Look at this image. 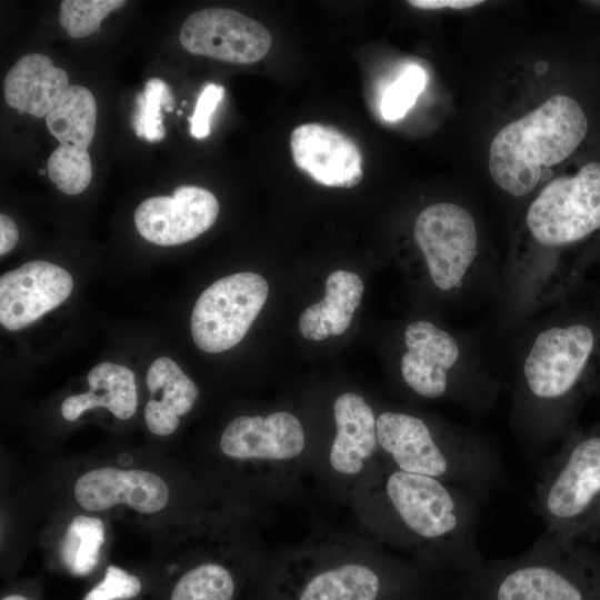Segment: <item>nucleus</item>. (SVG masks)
Segmentation results:
<instances>
[{
  "label": "nucleus",
  "mask_w": 600,
  "mask_h": 600,
  "mask_svg": "<svg viewBox=\"0 0 600 600\" xmlns=\"http://www.w3.org/2000/svg\"><path fill=\"white\" fill-rule=\"evenodd\" d=\"M351 497L378 541L433 573L466 576L486 561L477 539L479 497L464 488L399 470L382 459Z\"/></svg>",
  "instance_id": "obj_1"
},
{
  "label": "nucleus",
  "mask_w": 600,
  "mask_h": 600,
  "mask_svg": "<svg viewBox=\"0 0 600 600\" xmlns=\"http://www.w3.org/2000/svg\"><path fill=\"white\" fill-rule=\"evenodd\" d=\"M433 577L368 540L322 537L274 560L264 586L269 600H421Z\"/></svg>",
  "instance_id": "obj_2"
},
{
  "label": "nucleus",
  "mask_w": 600,
  "mask_h": 600,
  "mask_svg": "<svg viewBox=\"0 0 600 600\" xmlns=\"http://www.w3.org/2000/svg\"><path fill=\"white\" fill-rule=\"evenodd\" d=\"M452 600H600V557L543 532L523 553L460 576Z\"/></svg>",
  "instance_id": "obj_3"
},
{
  "label": "nucleus",
  "mask_w": 600,
  "mask_h": 600,
  "mask_svg": "<svg viewBox=\"0 0 600 600\" xmlns=\"http://www.w3.org/2000/svg\"><path fill=\"white\" fill-rule=\"evenodd\" d=\"M587 130L580 104L566 94L552 96L494 136L488 159L493 181L513 197L530 193L549 167L579 147Z\"/></svg>",
  "instance_id": "obj_4"
},
{
  "label": "nucleus",
  "mask_w": 600,
  "mask_h": 600,
  "mask_svg": "<svg viewBox=\"0 0 600 600\" xmlns=\"http://www.w3.org/2000/svg\"><path fill=\"white\" fill-rule=\"evenodd\" d=\"M377 436L383 460L392 467L464 488L478 497L499 477V461L488 447L464 434L438 431L416 414L381 412Z\"/></svg>",
  "instance_id": "obj_5"
},
{
  "label": "nucleus",
  "mask_w": 600,
  "mask_h": 600,
  "mask_svg": "<svg viewBox=\"0 0 600 600\" xmlns=\"http://www.w3.org/2000/svg\"><path fill=\"white\" fill-rule=\"evenodd\" d=\"M534 507L548 534L587 542L600 533V432L563 442L542 469Z\"/></svg>",
  "instance_id": "obj_6"
},
{
  "label": "nucleus",
  "mask_w": 600,
  "mask_h": 600,
  "mask_svg": "<svg viewBox=\"0 0 600 600\" xmlns=\"http://www.w3.org/2000/svg\"><path fill=\"white\" fill-rule=\"evenodd\" d=\"M524 223L533 242L547 251L599 230L600 163L589 162L574 176L550 181L530 203Z\"/></svg>",
  "instance_id": "obj_7"
},
{
  "label": "nucleus",
  "mask_w": 600,
  "mask_h": 600,
  "mask_svg": "<svg viewBox=\"0 0 600 600\" xmlns=\"http://www.w3.org/2000/svg\"><path fill=\"white\" fill-rule=\"evenodd\" d=\"M219 447L229 459L260 469L273 490L288 486L307 459V436L291 412L239 416L224 428Z\"/></svg>",
  "instance_id": "obj_8"
},
{
  "label": "nucleus",
  "mask_w": 600,
  "mask_h": 600,
  "mask_svg": "<svg viewBox=\"0 0 600 600\" xmlns=\"http://www.w3.org/2000/svg\"><path fill=\"white\" fill-rule=\"evenodd\" d=\"M593 331L583 323L549 327L533 340L523 362L529 399L540 410H561L578 389L593 352Z\"/></svg>",
  "instance_id": "obj_9"
},
{
  "label": "nucleus",
  "mask_w": 600,
  "mask_h": 600,
  "mask_svg": "<svg viewBox=\"0 0 600 600\" xmlns=\"http://www.w3.org/2000/svg\"><path fill=\"white\" fill-rule=\"evenodd\" d=\"M268 282L254 272H238L214 281L198 298L191 313L196 346L210 353L238 344L267 301Z\"/></svg>",
  "instance_id": "obj_10"
},
{
  "label": "nucleus",
  "mask_w": 600,
  "mask_h": 600,
  "mask_svg": "<svg viewBox=\"0 0 600 600\" xmlns=\"http://www.w3.org/2000/svg\"><path fill=\"white\" fill-rule=\"evenodd\" d=\"M413 234L433 284L443 291L460 289L478 256L471 213L456 203H433L417 217Z\"/></svg>",
  "instance_id": "obj_11"
},
{
  "label": "nucleus",
  "mask_w": 600,
  "mask_h": 600,
  "mask_svg": "<svg viewBox=\"0 0 600 600\" xmlns=\"http://www.w3.org/2000/svg\"><path fill=\"white\" fill-rule=\"evenodd\" d=\"M179 40L193 54L238 64L262 60L272 43L263 24L226 8H207L188 16Z\"/></svg>",
  "instance_id": "obj_12"
},
{
  "label": "nucleus",
  "mask_w": 600,
  "mask_h": 600,
  "mask_svg": "<svg viewBox=\"0 0 600 600\" xmlns=\"http://www.w3.org/2000/svg\"><path fill=\"white\" fill-rule=\"evenodd\" d=\"M219 214L216 196L196 186H180L173 194L143 200L134 211L138 232L151 243L177 246L210 229Z\"/></svg>",
  "instance_id": "obj_13"
},
{
  "label": "nucleus",
  "mask_w": 600,
  "mask_h": 600,
  "mask_svg": "<svg viewBox=\"0 0 600 600\" xmlns=\"http://www.w3.org/2000/svg\"><path fill=\"white\" fill-rule=\"evenodd\" d=\"M334 437L327 454V467L334 479L352 490L382 460L377 436V417L364 398L343 392L333 403Z\"/></svg>",
  "instance_id": "obj_14"
},
{
  "label": "nucleus",
  "mask_w": 600,
  "mask_h": 600,
  "mask_svg": "<svg viewBox=\"0 0 600 600\" xmlns=\"http://www.w3.org/2000/svg\"><path fill=\"white\" fill-rule=\"evenodd\" d=\"M73 288L71 274L47 261L27 262L0 278V323L20 330L60 306Z\"/></svg>",
  "instance_id": "obj_15"
},
{
  "label": "nucleus",
  "mask_w": 600,
  "mask_h": 600,
  "mask_svg": "<svg viewBox=\"0 0 600 600\" xmlns=\"http://www.w3.org/2000/svg\"><path fill=\"white\" fill-rule=\"evenodd\" d=\"M290 148L296 166L327 187L352 188L362 179V154L343 132L321 123L293 129Z\"/></svg>",
  "instance_id": "obj_16"
},
{
  "label": "nucleus",
  "mask_w": 600,
  "mask_h": 600,
  "mask_svg": "<svg viewBox=\"0 0 600 600\" xmlns=\"http://www.w3.org/2000/svg\"><path fill=\"white\" fill-rule=\"evenodd\" d=\"M76 501L84 510L99 512L118 504L151 514L168 503L170 491L166 481L148 470H123L103 467L80 476L73 488Z\"/></svg>",
  "instance_id": "obj_17"
},
{
  "label": "nucleus",
  "mask_w": 600,
  "mask_h": 600,
  "mask_svg": "<svg viewBox=\"0 0 600 600\" xmlns=\"http://www.w3.org/2000/svg\"><path fill=\"white\" fill-rule=\"evenodd\" d=\"M406 352L400 371L404 383L427 399L443 397L450 387V371L460 358L457 340L426 320H417L404 330Z\"/></svg>",
  "instance_id": "obj_18"
},
{
  "label": "nucleus",
  "mask_w": 600,
  "mask_h": 600,
  "mask_svg": "<svg viewBox=\"0 0 600 600\" xmlns=\"http://www.w3.org/2000/svg\"><path fill=\"white\" fill-rule=\"evenodd\" d=\"M67 72L41 53L21 57L3 80L4 100L20 113L46 118L69 88Z\"/></svg>",
  "instance_id": "obj_19"
},
{
  "label": "nucleus",
  "mask_w": 600,
  "mask_h": 600,
  "mask_svg": "<svg viewBox=\"0 0 600 600\" xmlns=\"http://www.w3.org/2000/svg\"><path fill=\"white\" fill-rule=\"evenodd\" d=\"M150 399L144 407V421L157 436L173 433L180 417L187 414L198 399L196 383L170 358L154 360L146 378Z\"/></svg>",
  "instance_id": "obj_20"
},
{
  "label": "nucleus",
  "mask_w": 600,
  "mask_h": 600,
  "mask_svg": "<svg viewBox=\"0 0 600 600\" xmlns=\"http://www.w3.org/2000/svg\"><path fill=\"white\" fill-rule=\"evenodd\" d=\"M89 391L66 398L61 414L67 421H76L83 412L102 407L120 420L130 419L138 406L134 373L129 368L101 362L87 376Z\"/></svg>",
  "instance_id": "obj_21"
},
{
  "label": "nucleus",
  "mask_w": 600,
  "mask_h": 600,
  "mask_svg": "<svg viewBox=\"0 0 600 600\" xmlns=\"http://www.w3.org/2000/svg\"><path fill=\"white\" fill-rule=\"evenodd\" d=\"M363 282L351 271L337 270L326 280V296L308 307L299 320L301 334L314 341L342 334L350 326L361 302Z\"/></svg>",
  "instance_id": "obj_22"
},
{
  "label": "nucleus",
  "mask_w": 600,
  "mask_h": 600,
  "mask_svg": "<svg viewBox=\"0 0 600 600\" xmlns=\"http://www.w3.org/2000/svg\"><path fill=\"white\" fill-rule=\"evenodd\" d=\"M97 103L86 87L72 84L46 117L49 132L60 144L88 149L96 133Z\"/></svg>",
  "instance_id": "obj_23"
},
{
  "label": "nucleus",
  "mask_w": 600,
  "mask_h": 600,
  "mask_svg": "<svg viewBox=\"0 0 600 600\" xmlns=\"http://www.w3.org/2000/svg\"><path fill=\"white\" fill-rule=\"evenodd\" d=\"M238 587V576L228 564L207 560L177 580L170 600H234Z\"/></svg>",
  "instance_id": "obj_24"
},
{
  "label": "nucleus",
  "mask_w": 600,
  "mask_h": 600,
  "mask_svg": "<svg viewBox=\"0 0 600 600\" xmlns=\"http://www.w3.org/2000/svg\"><path fill=\"white\" fill-rule=\"evenodd\" d=\"M103 543V522L97 517L76 516L60 544L61 560L72 574L86 576L97 566Z\"/></svg>",
  "instance_id": "obj_25"
},
{
  "label": "nucleus",
  "mask_w": 600,
  "mask_h": 600,
  "mask_svg": "<svg viewBox=\"0 0 600 600\" xmlns=\"http://www.w3.org/2000/svg\"><path fill=\"white\" fill-rule=\"evenodd\" d=\"M47 173L57 188L69 196L84 191L92 179V163L87 149L59 144L47 162Z\"/></svg>",
  "instance_id": "obj_26"
},
{
  "label": "nucleus",
  "mask_w": 600,
  "mask_h": 600,
  "mask_svg": "<svg viewBox=\"0 0 600 600\" xmlns=\"http://www.w3.org/2000/svg\"><path fill=\"white\" fill-rule=\"evenodd\" d=\"M173 106L170 87L160 78H150L137 94L132 127L139 138L157 142L164 137L162 107Z\"/></svg>",
  "instance_id": "obj_27"
},
{
  "label": "nucleus",
  "mask_w": 600,
  "mask_h": 600,
  "mask_svg": "<svg viewBox=\"0 0 600 600\" xmlns=\"http://www.w3.org/2000/svg\"><path fill=\"white\" fill-rule=\"evenodd\" d=\"M124 4L123 0H63L58 20L71 38H84L97 31L110 12Z\"/></svg>",
  "instance_id": "obj_28"
},
{
  "label": "nucleus",
  "mask_w": 600,
  "mask_h": 600,
  "mask_svg": "<svg viewBox=\"0 0 600 600\" xmlns=\"http://www.w3.org/2000/svg\"><path fill=\"white\" fill-rule=\"evenodd\" d=\"M427 72L418 64L407 66L381 96L380 113L387 121L403 118L427 84Z\"/></svg>",
  "instance_id": "obj_29"
},
{
  "label": "nucleus",
  "mask_w": 600,
  "mask_h": 600,
  "mask_svg": "<svg viewBox=\"0 0 600 600\" xmlns=\"http://www.w3.org/2000/svg\"><path fill=\"white\" fill-rule=\"evenodd\" d=\"M142 589L141 581L134 574L116 566H108L103 579L96 584L83 600H129Z\"/></svg>",
  "instance_id": "obj_30"
},
{
  "label": "nucleus",
  "mask_w": 600,
  "mask_h": 600,
  "mask_svg": "<svg viewBox=\"0 0 600 600\" xmlns=\"http://www.w3.org/2000/svg\"><path fill=\"white\" fill-rule=\"evenodd\" d=\"M224 88L217 83H207L198 97L194 112L189 117L190 134L194 139L207 138L210 130L211 117L222 100Z\"/></svg>",
  "instance_id": "obj_31"
},
{
  "label": "nucleus",
  "mask_w": 600,
  "mask_h": 600,
  "mask_svg": "<svg viewBox=\"0 0 600 600\" xmlns=\"http://www.w3.org/2000/svg\"><path fill=\"white\" fill-rule=\"evenodd\" d=\"M483 1L480 0H410L408 3L414 8L422 10H434V9H468L481 4Z\"/></svg>",
  "instance_id": "obj_32"
},
{
  "label": "nucleus",
  "mask_w": 600,
  "mask_h": 600,
  "mask_svg": "<svg viewBox=\"0 0 600 600\" xmlns=\"http://www.w3.org/2000/svg\"><path fill=\"white\" fill-rule=\"evenodd\" d=\"M19 238L17 224L7 214H0V254L11 251Z\"/></svg>",
  "instance_id": "obj_33"
},
{
  "label": "nucleus",
  "mask_w": 600,
  "mask_h": 600,
  "mask_svg": "<svg viewBox=\"0 0 600 600\" xmlns=\"http://www.w3.org/2000/svg\"><path fill=\"white\" fill-rule=\"evenodd\" d=\"M1 600H30V599L22 594L12 593V594L2 597Z\"/></svg>",
  "instance_id": "obj_34"
},
{
  "label": "nucleus",
  "mask_w": 600,
  "mask_h": 600,
  "mask_svg": "<svg viewBox=\"0 0 600 600\" xmlns=\"http://www.w3.org/2000/svg\"><path fill=\"white\" fill-rule=\"evenodd\" d=\"M164 110H166L167 112H171V111L173 110V106H172V104H171V106H168V107L164 108Z\"/></svg>",
  "instance_id": "obj_35"
},
{
  "label": "nucleus",
  "mask_w": 600,
  "mask_h": 600,
  "mask_svg": "<svg viewBox=\"0 0 600 600\" xmlns=\"http://www.w3.org/2000/svg\"><path fill=\"white\" fill-rule=\"evenodd\" d=\"M44 172H46V171H44L43 169L39 170V173H40V174H44Z\"/></svg>",
  "instance_id": "obj_36"
},
{
  "label": "nucleus",
  "mask_w": 600,
  "mask_h": 600,
  "mask_svg": "<svg viewBox=\"0 0 600 600\" xmlns=\"http://www.w3.org/2000/svg\"><path fill=\"white\" fill-rule=\"evenodd\" d=\"M177 114H178V116H181V114H182V111H181V110H178V111H177Z\"/></svg>",
  "instance_id": "obj_37"
},
{
  "label": "nucleus",
  "mask_w": 600,
  "mask_h": 600,
  "mask_svg": "<svg viewBox=\"0 0 600 600\" xmlns=\"http://www.w3.org/2000/svg\"><path fill=\"white\" fill-rule=\"evenodd\" d=\"M421 600H430L429 598H426V599H421Z\"/></svg>",
  "instance_id": "obj_38"
}]
</instances>
